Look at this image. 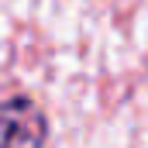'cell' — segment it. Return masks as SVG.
I'll return each instance as SVG.
<instances>
[{
	"label": "cell",
	"instance_id": "6da1fadb",
	"mask_svg": "<svg viewBox=\"0 0 148 148\" xmlns=\"http://www.w3.org/2000/svg\"><path fill=\"white\" fill-rule=\"evenodd\" d=\"M48 134L45 117L31 100H0V145H41Z\"/></svg>",
	"mask_w": 148,
	"mask_h": 148
}]
</instances>
